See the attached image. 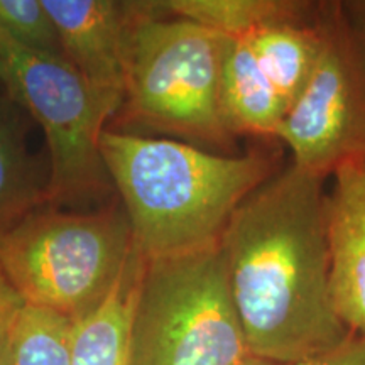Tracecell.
<instances>
[{
    "label": "cell",
    "instance_id": "cell-7",
    "mask_svg": "<svg viewBox=\"0 0 365 365\" xmlns=\"http://www.w3.org/2000/svg\"><path fill=\"white\" fill-rule=\"evenodd\" d=\"M276 139L289 149L291 163L314 175H330L359 158L365 143V73L341 19L328 4L325 39L318 63L287 108Z\"/></svg>",
    "mask_w": 365,
    "mask_h": 365
},
{
    "label": "cell",
    "instance_id": "cell-21",
    "mask_svg": "<svg viewBox=\"0 0 365 365\" xmlns=\"http://www.w3.org/2000/svg\"><path fill=\"white\" fill-rule=\"evenodd\" d=\"M0 86H2V88L7 91V86H9V70H7V65H6V63H4L2 58H0Z\"/></svg>",
    "mask_w": 365,
    "mask_h": 365
},
{
    "label": "cell",
    "instance_id": "cell-8",
    "mask_svg": "<svg viewBox=\"0 0 365 365\" xmlns=\"http://www.w3.org/2000/svg\"><path fill=\"white\" fill-rule=\"evenodd\" d=\"M43 4L61 38L66 61L120 112L132 34L149 2L43 0Z\"/></svg>",
    "mask_w": 365,
    "mask_h": 365
},
{
    "label": "cell",
    "instance_id": "cell-2",
    "mask_svg": "<svg viewBox=\"0 0 365 365\" xmlns=\"http://www.w3.org/2000/svg\"><path fill=\"white\" fill-rule=\"evenodd\" d=\"M102 156L145 261L220 245L235 210L276 173L262 153L220 154L164 137L105 129Z\"/></svg>",
    "mask_w": 365,
    "mask_h": 365
},
{
    "label": "cell",
    "instance_id": "cell-18",
    "mask_svg": "<svg viewBox=\"0 0 365 365\" xmlns=\"http://www.w3.org/2000/svg\"><path fill=\"white\" fill-rule=\"evenodd\" d=\"M339 7L346 33L352 41L354 51L357 54L360 66L365 73V0L340 2Z\"/></svg>",
    "mask_w": 365,
    "mask_h": 365
},
{
    "label": "cell",
    "instance_id": "cell-16",
    "mask_svg": "<svg viewBox=\"0 0 365 365\" xmlns=\"http://www.w3.org/2000/svg\"><path fill=\"white\" fill-rule=\"evenodd\" d=\"M0 31L31 51L65 58L61 38L43 0H0Z\"/></svg>",
    "mask_w": 365,
    "mask_h": 365
},
{
    "label": "cell",
    "instance_id": "cell-13",
    "mask_svg": "<svg viewBox=\"0 0 365 365\" xmlns=\"http://www.w3.org/2000/svg\"><path fill=\"white\" fill-rule=\"evenodd\" d=\"M166 16L180 17L223 38H244L272 22L301 16L312 7L296 0H164Z\"/></svg>",
    "mask_w": 365,
    "mask_h": 365
},
{
    "label": "cell",
    "instance_id": "cell-12",
    "mask_svg": "<svg viewBox=\"0 0 365 365\" xmlns=\"http://www.w3.org/2000/svg\"><path fill=\"white\" fill-rule=\"evenodd\" d=\"M144 257L132 255L102 303L73 328L71 365H129V333Z\"/></svg>",
    "mask_w": 365,
    "mask_h": 365
},
{
    "label": "cell",
    "instance_id": "cell-17",
    "mask_svg": "<svg viewBox=\"0 0 365 365\" xmlns=\"http://www.w3.org/2000/svg\"><path fill=\"white\" fill-rule=\"evenodd\" d=\"M289 365H365V339L350 335L344 344L325 354Z\"/></svg>",
    "mask_w": 365,
    "mask_h": 365
},
{
    "label": "cell",
    "instance_id": "cell-9",
    "mask_svg": "<svg viewBox=\"0 0 365 365\" xmlns=\"http://www.w3.org/2000/svg\"><path fill=\"white\" fill-rule=\"evenodd\" d=\"M327 191L330 286L349 331L365 339V159L341 163Z\"/></svg>",
    "mask_w": 365,
    "mask_h": 365
},
{
    "label": "cell",
    "instance_id": "cell-19",
    "mask_svg": "<svg viewBox=\"0 0 365 365\" xmlns=\"http://www.w3.org/2000/svg\"><path fill=\"white\" fill-rule=\"evenodd\" d=\"M22 304H24V301L14 291L11 282L7 281L2 269H0V323L12 318L14 314L19 312Z\"/></svg>",
    "mask_w": 365,
    "mask_h": 365
},
{
    "label": "cell",
    "instance_id": "cell-10",
    "mask_svg": "<svg viewBox=\"0 0 365 365\" xmlns=\"http://www.w3.org/2000/svg\"><path fill=\"white\" fill-rule=\"evenodd\" d=\"M327 6L312 4L301 16L272 22L244 36L259 68L287 108L304 88L318 63L325 39Z\"/></svg>",
    "mask_w": 365,
    "mask_h": 365
},
{
    "label": "cell",
    "instance_id": "cell-5",
    "mask_svg": "<svg viewBox=\"0 0 365 365\" xmlns=\"http://www.w3.org/2000/svg\"><path fill=\"white\" fill-rule=\"evenodd\" d=\"M250 355L220 245L145 261L129 333V365H240Z\"/></svg>",
    "mask_w": 365,
    "mask_h": 365
},
{
    "label": "cell",
    "instance_id": "cell-3",
    "mask_svg": "<svg viewBox=\"0 0 365 365\" xmlns=\"http://www.w3.org/2000/svg\"><path fill=\"white\" fill-rule=\"evenodd\" d=\"M135 252L113 202L95 212L44 205L0 235V269L24 304L78 322L107 298Z\"/></svg>",
    "mask_w": 365,
    "mask_h": 365
},
{
    "label": "cell",
    "instance_id": "cell-6",
    "mask_svg": "<svg viewBox=\"0 0 365 365\" xmlns=\"http://www.w3.org/2000/svg\"><path fill=\"white\" fill-rule=\"evenodd\" d=\"M9 97L24 105L44 130L49 149V207L100 202L113 188L102 156V135L117 112L66 58L36 53L0 31Z\"/></svg>",
    "mask_w": 365,
    "mask_h": 365
},
{
    "label": "cell",
    "instance_id": "cell-20",
    "mask_svg": "<svg viewBox=\"0 0 365 365\" xmlns=\"http://www.w3.org/2000/svg\"><path fill=\"white\" fill-rule=\"evenodd\" d=\"M16 317V314H14ZM14 317L0 323V365H12V322Z\"/></svg>",
    "mask_w": 365,
    "mask_h": 365
},
{
    "label": "cell",
    "instance_id": "cell-14",
    "mask_svg": "<svg viewBox=\"0 0 365 365\" xmlns=\"http://www.w3.org/2000/svg\"><path fill=\"white\" fill-rule=\"evenodd\" d=\"M44 205L46 185L31 166L19 125L0 105V235Z\"/></svg>",
    "mask_w": 365,
    "mask_h": 365
},
{
    "label": "cell",
    "instance_id": "cell-23",
    "mask_svg": "<svg viewBox=\"0 0 365 365\" xmlns=\"http://www.w3.org/2000/svg\"><path fill=\"white\" fill-rule=\"evenodd\" d=\"M360 158L365 159V143H364V148H362V154H360Z\"/></svg>",
    "mask_w": 365,
    "mask_h": 365
},
{
    "label": "cell",
    "instance_id": "cell-4",
    "mask_svg": "<svg viewBox=\"0 0 365 365\" xmlns=\"http://www.w3.org/2000/svg\"><path fill=\"white\" fill-rule=\"evenodd\" d=\"M223 43V36L166 16L158 2H149L132 34L124 103L115 118L230 150L235 135L220 93Z\"/></svg>",
    "mask_w": 365,
    "mask_h": 365
},
{
    "label": "cell",
    "instance_id": "cell-1",
    "mask_svg": "<svg viewBox=\"0 0 365 365\" xmlns=\"http://www.w3.org/2000/svg\"><path fill=\"white\" fill-rule=\"evenodd\" d=\"M325 181L286 164L223 232L228 286L252 357L289 365L352 335L331 298Z\"/></svg>",
    "mask_w": 365,
    "mask_h": 365
},
{
    "label": "cell",
    "instance_id": "cell-15",
    "mask_svg": "<svg viewBox=\"0 0 365 365\" xmlns=\"http://www.w3.org/2000/svg\"><path fill=\"white\" fill-rule=\"evenodd\" d=\"M75 322L22 304L12 322V365H71Z\"/></svg>",
    "mask_w": 365,
    "mask_h": 365
},
{
    "label": "cell",
    "instance_id": "cell-11",
    "mask_svg": "<svg viewBox=\"0 0 365 365\" xmlns=\"http://www.w3.org/2000/svg\"><path fill=\"white\" fill-rule=\"evenodd\" d=\"M220 93L223 115L235 137L277 135L287 105L259 68L245 38H225Z\"/></svg>",
    "mask_w": 365,
    "mask_h": 365
},
{
    "label": "cell",
    "instance_id": "cell-22",
    "mask_svg": "<svg viewBox=\"0 0 365 365\" xmlns=\"http://www.w3.org/2000/svg\"><path fill=\"white\" fill-rule=\"evenodd\" d=\"M240 365H279V364L269 362V360H262V359H257V357H249L244 364H240Z\"/></svg>",
    "mask_w": 365,
    "mask_h": 365
}]
</instances>
